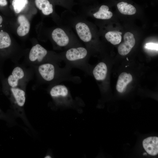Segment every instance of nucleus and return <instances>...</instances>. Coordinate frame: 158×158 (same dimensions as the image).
Returning <instances> with one entry per match:
<instances>
[{
  "instance_id": "nucleus-1",
  "label": "nucleus",
  "mask_w": 158,
  "mask_h": 158,
  "mask_svg": "<svg viewBox=\"0 0 158 158\" xmlns=\"http://www.w3.org/2000/svg\"><path fill=\"white\" fill-rule=\"evenodd\" d=\"M88 54L87 48L82 46H75L68 49L62 53L61 56L66 66L71 68H78L87 73Z\"/></svg>"
},
{
  "instance_id": "nucleus-2",
  "label": "nucleus",
  "mask_w": 158,
  "mask_h": 158,
  "mask_svg": "<svg viewBox=\"0 0 158 158\" xmlns=\"http://www.w3.org/2000/svg\"><path fill=\"white\" fill-rule=\"evenodd\" d=\"M51 36L53 40L59 46L62 47L71 46L70 38L63 29L60 28L55 29L52 32Z\"/></svg>"
},
{
  "instance_id": "nucleus-3",
  "label": "nucleus",
  "mask_w": 158,
  "mask_h": 158,
  "mask_svg": "<svg viewBox=\"0 0 158 158\" xmlns=\"http://www.w3.org/2000/svg\"><path fill=\"white\" fill-rule=\"evenodd\" d=\"M124 42L118 47V51L121 55L124 56L130 51L135 44V41L133 34L129 32L126 33L124 35Z\"/></svg>"
},
{
  "instance_id": "nucleus-4",
  "label": "nucleus",
  "mask_w": 158,
  "mask_h": 158,
  "mask_svg": "<svg viewBox=\"0 0 158 158\" xmlns=\"http://www.w3.org/2000/svg\"><path fill=\"white\" fill-rule=\"evenodd\" d=\"M75 28L79 38L86 45L91 41L92 34L89 27L86 23L78 22L76 24Z\"/></svg>"
},
{
  "instance_id": "nucleus-5",
  "label": "nucleus",
  "mask_w": 158,
  "mask_h": 158,
  "mask_svg": "<svg viewBox=\"0 0 158 158\" xmlns=\"http://www.w3.org/2000/svg\"><path fill=\"white\" fill-rule=\"evenodd\" d=\"M38 71L42 78L46 81H51L56 77L55 67L51 63H47L40 65Z\"/></svg>"
},
{
  "instance_id": "nucleus-6",
  "label": "nucleus",
  "mask_w": 158,
  "mask_h": 158,
  "mask_svg": "<svg viewBox=\"0 0 158 158\" xmlns=\"http://www.w3.org/2000/svg\"><path fill=\"white\" fill-rule=\"evenodd\" d=\"M143 147L149 154L156 155L158 153V138L150 137L145 139L142 142Z\"/></svg>"
},
{
  "instance_id": "nucleus-7",
  "label": "nucleus",
  "mask_w": 158,
  "mask_h": 158,
  "mask_svg": "<svg viewBox=\"0 0 158 158\" xmlns=\"http://www.w3.org/2000/svg\"><path fill=\"white\" fill-rule=\"evenodd\" d=\"M50 93L52 97L60 98L62 100L68 99L70 96L68 88L63 84H58L54 86L51 89Z\"/></svg>"
},
{
  "instance_id": "nucleus-8",
  "label": "nucleus",
  "mask_w": 158,
  "mask_h": 158,
  "mask_svg": "<svg viewBox=\"0 0 158 158\" xmlns=\"http://www.w3.org/2000/svg\"><path fill=\"white\" fill-rule=\"evenodd\" d=\"M47 51L39 44H37L31 48L29 54L30 60L32 61H35L41 62L46 56Z\"/></svg>"
},
{
  "instance_id": "nucleus-9",
  "label": "nucleus",
  "mask_w": 158,
  "mask_h": 158,
  "mask_svg": "<svg viewBox=\"0 0 158 158\" xmlns=\"http://www.w3.org/2000/svg\"><path fill=\"white\" fill-rule=\"evenodd\" d=\"M107 71V68L106 64L103 62H100L93 69L92 73L96 80L102 81L106 78Z\"/></svg>"
},
{
  "instance_id": "nucleus-10",
  "label": "nucleus",
  "mask_w": 158,
  "mask_h": 158,
  "mask_svg": "<svg viewBox=\"0 0 158 158\" xmlns=\"http://www.w3.org/2000/svg\"><path fill=\"white\" fill-rule=\"evenodd\" d=\"M133 80L132 77L130 73L123 72L119 75L116 86L117 91L120 92H123L128 84Z\"/></svg>"
},
{
  "instance_id": "nucleus-11",
  "label": "nucleus",
  "mask_w": 158,
  "mask_h": 158,
  "mask_svg": "<svg viewBox=\"0 0 158 158\" xmlns=\"http://www.w3.org/2000/svg\"><path fill=\"white\" fill-rule=\"evenodd\" d=\"M18 20L20 24L17 30L18 35L20 36L25 35L30 29V25L28 20L24 15H20L18 17Z\"/></svg>"
},
{
  "instance_id": "nucleus-12",
  "label": "nucleus",
  "mask_w": 158,
  "mask_h": 158,
  "mask_svg": "<svg viewBox=\"0 0 158 158\" xmlns=\"http://www.w3.org/2000/svg\"><path fill=\"white\" fill-rule=\"evenodd\" d=\"M24 76V72L20 67H17L13 70L12 74L10 75L8 79L9 85L12 87L17 86L19 79L22 78Z\"/></svg>"
},
{
  "instance_id": "nucleus-13",
  "label": "nucleus",
  "mask_w": 158,
  "mask_h": 158,
  "mask_svg": "<svg viewBox=\"0 0 158 158\" xmlns=\"http://www.w3.org/2000/svg\"><path fill=\"white\" fill-rule=\"evenodd\" d=\"M37 7L42 11L43 14L48 15L53 12V6L48 0H35Z\"/></svg>"
},
{
  "instance_id": "nucleus-14",
  "label": "nucleus",
  "mask_w": 158,
  "mask_h": 158,
  "mask_svg": "<svg viewBox=\"0 0 158 158\" xmlns=\"http://www.w3.org/2000/svg\"><path fill=\"white\" fill-rule=\"evenodd\" d=\"M93 16L98 19L107 20L111 18L113 13L109 11V8L107 6L103 5L100 6L97 11L93 14Z\"/></svg>"
},
{
  "instance_id": "nucleus-15",
  "label": "nucleus",
  "mask_w": 158,
  "mask_h": 158,
  "mask_svg": "<svg viewBox=\"0 0 158 158\" xmlns=\"http://www.w3.org/2000/svg\"><path fill=\"white\" fill-rule=\"evenodd\" d=\"M117 7L119 12L124 15H132L136 12L135 8L133 5L126 2H120L117 4Z\"/></svg>"
},
{
  "instance_id": "nucleus-16",
  "label": "nucleus",
  "mask_w": 158,
  "mask_h": 158,
  "mask_svg": "<svg viewBox=\"0 0 158 158\" xmlns=\"http://www.w3.org/2000/svg\"><path fill=\"white\" fill-rule=\"evenodd\" d=\"M122 33L118 31H110L105 34L107 40L113 45H116L120 43L121 41Z\"/></svg>"
},
{
  "instance_id": "nucleus-17",
  "label": "nucleus",
  "mask_w": 158,
  "mask_h": 158,
  "mask_svg": "<svg viewBox=\"0 0 158 158\" xmlns=\"http://www.w3.org/2000/svg\"><path fill=\"white\" fill-rule=\"evenodd\" d=\"M11 90L18 104L23 106L25 102V93L23 90L18 88L12 87Z\"/></svg>"
},
{
  "instance_id": "nucleus-18",
  "label": "nucleus",
  "mask_w": 158,
  "mask_h": 158,
  "mask_svg": "<svg viewBox=\"0 0 158 158\" xmlns=\"http://www.w3.org/2000/svg\"><path fill=\"white\" fill-rule=\"evenodd\" d=\"M11 43V39L8 34L3 31L0 32V49L9 47Z\"/></svg>"
},
{
  "instance_id": "nucleus-19",
  "label": "nucleus",
  "mask_w": 158,
  "mask_h": 158,
  "mask_svg": "<svg viewBox=\"0 0 158 158\" xmlns=\"http://www.w3.org/2000/svg\"><path fill=\"white\" fill-rule=\"evenodd\" d=\"M28 2V0H13L12 5L15 12L19 13L25 8Z\"/></svg>"
},
{
  "instance_id": "nucleus-20",
  "label": "nucleus",
  "mask_w": 158,
  "mask_h": 158,
  "mask_svg": "<svg viewBox=\"0 0 158 158\" xmlns=\"http://www.w3.org/2000/svg\"><path fill=\"white\" fill-rule=\"evenodd\" d=\"M158 44L153 43H146L145 45V47L146 49L158 50Z\"/></svg>"
},
{
  "instance_id": "nucleus-21",
  "label": "nucleus",
  "mask_w": 158,
  "mask_h": 158,
  "mask_svg": "<svg viewBox=\"0 0 158 158\" xmlns=\"http://www.w3.org/2000/svg\"><path fill=\"white\" fill-rule=\"evenodd\" d=\"M7 2L6 0H0V5L5 6L7 5Z\"/></svg>"
},
{
  "instance_id": "nucleus-22",
  "label": "nucleus",
  "mask_w": 158,
  "mask_h": 158,
  "mask_svg": "<svg viewBox=\"0 0 158 158\" xmlns=\"http://www.w3.org/2000/svg\"><path fill=\"white\" fill-rule=\"evenodd\" d=\"M4 115L3 114V113L0 111V118H4Z\"/></svg>"
},
{
  "instance_id": "nucleus-23",
  "label": "nucleus",
  "mask_w": 158,
  "mask_h": 158,
  "mask_svg": "<svg viewBox=\"0 0 158 158\" xmlns=\"http://www.w3.org/2000/svg\"><path fill=\"white\" fill-rule=\"evenodd\" d=\"M3 21V19L2 17L0 15V25L2 23Z\"/></svg>"
},
{
  "instance_id": "nucleus-24",
  "label": "nucleus",
  "mask_w": 158,
  "mask_h": 158,
  "mask_svg": "<svg viewBox=\"0 0 158 158\" xmlns=\"http://www.w3.org/2000/svg\"><path fill=\"white\" fill-rule=\"evenodd\" d=\"M44 158H51V157L50 156L47 155V156H46Z\"/></svg>"
},
{
  "instance_id": "nucleus-25",
  "label": "nucleus",
  "mask_w": 158,
  "mask_h": 158,
  "mask_svg": "<svg viewBox=\"0 0 158 158\" xmlns=\"http://www.w3.org/2000/svg\"><path fill=\"white\" fill-rule=\"evenodd\" d=\"M147 153H145H145H143V155H147Z\"/></svg>"
},
{
  "instance_id": "nucleus-26",
  "label": "nucleus",
  "mask_w": 158,
  "mask_h": 158,
  "mask_svg": "<svg viewBox=\"0 0 158 158\" xmlns=\"http://www.w3.org/2000/svg\"><path fill=\"white\" fill-rule=\"evenodd\" d=\"M126 59H127V60L128 61V58L127 57L126 58Z\"/></svg>"
},
{
  "instance_id": "nucleus-27",
  "label": "nucleus",
  "mask_w": 158,
  "mask_h": 158,
  "mask_svg": "<svg viewBox=\"0 0 158 158\" xmlns=\"http://www.w3.org/2000/svg\"><path fill=\"white\" fill-rule=\"evenodd\" d=\"M126 66V67H127V66Z\"/></svg>"
}]
</instances>
